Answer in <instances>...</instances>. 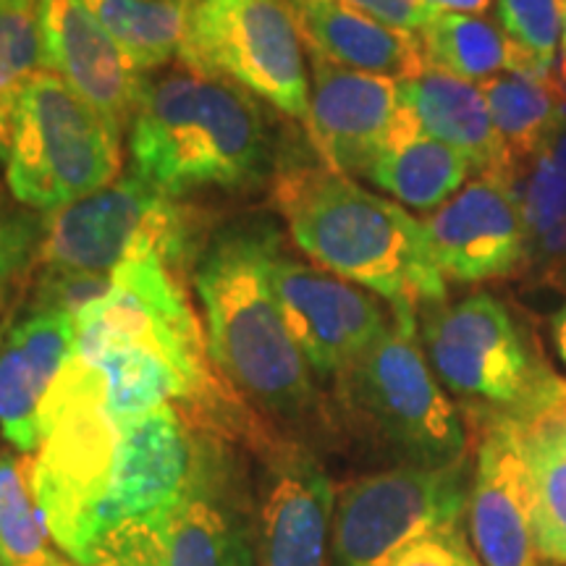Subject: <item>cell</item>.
Listing matches in <instances>:
<instances>
[{
    "mask_svg": "<svg viewBox=\"0 0 566 566\" xmlns=\"http://www.w3.org/2000/svg\"><path fill=\"white\" fill-rule=\"evenodd\" d=\"M34 493L51 535L76 566L126 522L174 499L218 430L163 405L116 422L92 409H59L40 420Z\"/></svg>",
    "mask_w": 566,
    "mask_h": 566,
    "instance_id": "1",
    "label": "cell"
},
{
    "mask_svg": "<svg viewBox=\"0 0 566 566\" xmlns=\"http://www.w3.org/2000/svg\"><path fill=\"white\" fill-rule=\"evenodd\" d=\"M281 247V233L268 221L226 226L210 237L192 283L218 375L260 412L302 422L315 409V373L273 292V260Z\"/></svg>",
    "mask_w": 566,
    "mask_h": 566,
    "instance_id": "2",
    "label": "cell"
},
{
    "mask_svg": "<svg viewBox=\"0 0 566 566\" xmlns=\"http://www.w3.org/2000/svg\"><path fill=\"white\" fill-rule=\"evenodd\" d=\"M273 205L315 265L380 296L396 321L417 323L420 310L446 302L428 231L391 197L325 166H292L275 176Z\"/></svg>",
    "mask_w": 566,
    "mask_h": 566,
    "instance_id": "3",
    "label": "cell"
},
{
    "mask_svg": "<svg viewBox=\"0 0 566 566\" xmlns=\"http://www.w3.org/2000/svg\"><path fill=\"white\" fill-rule=\"evenodd\" d=\"M132 174L176 197L250 189L275 168L263 103L216 74L181 66L147 74L129 124Z\"/></svg>",
    "mask_w": 566,
    "mask_h": 566,
    "instance_id": "4",
    "label": "cell"
},
{
    "mask_svg": "<svg viewBox=\"0 0 566 566\" xmlns=\"http://www.w3.org/2000/svg\"><path fill=\"white\" fill-rule=\"evenodd\" d=\"M0 168L24 208H66L118 179L122 132L66 82L38 71L0 97Z\"/></svg>",
    "mask_w": 566,
    "mask_h": 566,
    "instance_id": "5",
    "label": "cell"
},
{
    "mask_svg": "<svg viewBox=\"0 0 566 566\" xmlns=\"http://www.w3.org/2000/svg\"><path fill=\"white\" fill-rule=\"evenodd\" d=\"M346 422L399 464L446 467L467 457V428L436 378L417 323L391 328L334 378Z\"/></svg>",
    "mask_w": 566,
    "mask_h": 566,
    "instance_id": "6",
    "label": "cell"
},
{
    "mask_svg": "<svg viewBox=\"0 0 566 566\" xmlns=\"http://www.w3.org/2000/svg\"><path fill=\"white\" fill-rule=\"evenodd\" d=\"M417 331L436 378L475 420L525 417L564 384L512 307L491 292L430 304L417 315Z\"/></svg>",
    "mask_w": 566,
    "mask_h": 566,
    "instance_id": "7",
    "label": "cell"
},
{
    "mask_svg": "<svg viewBox=\"0 0 566 566\" xmlns=\"http://www.w3.org/2000/svg\"><path fill=\"white\" fill-rule=\"evenodd\" d=\"M210 229L208 210L163 195L129 171L84 200L42 212L38 268L113 273L158 258L184 275L202 258Z\"/></svg>",
    "mask_w": 566,
    "mask_h": 566,
    "instance_id": "8",
    "label": "cell"
},
{
    "mask_svg": "<svg viewBox=\"0 0 566 566\" xmlns=\"http://www.w3.org/2000/svg\"><path fill=\"white\" fill-rule=\"evenodd\" d=\"M254 548L258 509L237 457L212 433L187 485L105 535L84 566H254Z\"/></svg>",
    "mask_w": 566,
    "mask_h": 566,
    "instance_id": "9",
    "label": "cell"
},
{
    "mask_svg": "<svg viewBox=\"0 0 566 566\" xmlns=\"http://www.w3.org/2000/svg\"><path fill=\"white\" fill-rule=\"evenodd\" d=\"M179 61L307 118L310 53L286 0H195Z\"/></svg>",
    "mask_w": 566,
    "mask_h": 566,
    "instance_id": "10",
    "label": "cell"
},
{
    "mask_svg": "<svg viewBox=\"0 0 566 566\" xmlns=\"http://www.w3.org/2000/svg\"><path fill=\"white\" fill-rule=\"evenodd\" d=\"M470 485V457L446 467L396 464L349 480L334 501L331 566H386L417 537L464 522Z\"/></svg>",
    "mask_w": 566,
    "mask_h": 566,
    "instance_id": "11",
    "label": "cell"
},
{
    "mask_svg": "<svg viewBox=\"0 0 566 566\" xmlns=\"http://www.w3.org/2000/svg\"><path fill=\"white\" fill-rule=\"evenodd\" d=\"M273 292L296 346L323 380H334L394 323L380 296L302 263L283 247L273 260Z\"/></svg>",
    "mask_w": 566,
    "mask_h": 566,
    "instance_id": "12",
    "label": "cell"
},
{
    "mask_svg": "<svg viewBox=\"0 0 566 566\" xmlns=\"http://www.w3.org/2000/svg\"><path fill=\"white\" fill-rule=\"evenodd\" d=\"M307 53V137L325 168L349 179H365L405 118L399 82Z\"/></svg>",
    "mask_w": 566,
    "mask_h": 566,
    "instance_id": "13",
    "label": "cell"
},
{
    "mask_svg": "<svg viewBox=\"0 0 566 566\" xmlns=\"http://www.w3.org/2000/svg\"><path fill=\"white\" fill-rule=\"evenodd\" d=\"M422 226L446 283L509 279L530 260V229L509 179L472 176Z\"/></svg>",
    "mask_w": 566,
    "mask_h": 566,
    "instance_id": "14",
    "label": "cell"
},
{
    "mask_svg": "<svg viewBox=\"0 0 566 566\" xmlns=\"http://www.w3.org/2000/svg\"><path fill=\"white\" fill-rule=\"evenodd\" d=\"M467 535L485 566H541L527 467L512 417L478 420Z\"/></svg>",
    "mask_w": 566,
    "mask_h": 566,
    "instance_id": "15",
    "label": "cell"
},
{
    "mask_svg": "<svg viewBox=\"0 0 566 566\" xmlns=\"http://www.w3.org/2000/svg\"><path fill=\"white\" fill-rule=\"evenodd\" d=\"M42 71L69 84L118 132L129 129L147 74H139L82 0H40Z\"/></svg>",
    "mask_w": 566,
    "mask_h": 566,
    "instance_id": "16",
    "label": "cell"
},
{
    "mask_svg": "<svg viewBox=\"0 0 566 566\" xmlns=\"http://www.w3.org/2000/svg\"><path fill=\"white\" fill-rule=\"evenodd\" d=\"M334 501L336 488L315 457L296 446L271 449L254 566H331Z\"/></svg>",
    "mask_w": 566,
    "mask_h": 566,
    "instance_id": "17",
    "label": "cell"
},
{
    "mask_svg": "<svg viewBox=\"0 0 566 566\" xmlns=\"http://www.w3.org/2000/svg\"><path fill=\"white\" fill-rule=\"evenodd\" d=\"M74 349V321L24 310L0 334V433L19 454H38L40 409Z\"/></svg>",
    "mask_w": 566,
    "mask_h": 566,
    "instance_id": "18",
    "label": "cell"
},
{
    "mask_svg": "<svg viewBox=\"0 0 566 566\" xmlns=\"http://www.w3.org/2000/svg\"><path fill=\"white\" fill-rule=\"evenodd\" d=\"M399 95L420 132L462 153L475 176L516 181L520 168L495 132L480 84L424 66L415 80L399 82Z\"/></svg>",
    "mask_w": 566,
    "mask_h": 566,
    "instance_id": "19",
    "label": "cell"
},
{
    "mask_svg": "<svg viewBox=\"0 0 566 566\" xmlns=\"http://www.w3.org/2000/svg\"><path fill=\"white\" fill-rule=\"evenodd\" d=\"M304 45L338 66L407 82L424 71L417 34L391 30L344 0H286Z\"/></svg>",
    "mask_w": 566,
    "mask_h": 566,
    "instance_id": "20",
    "label": "cell"
},
{
    "mask_svg": "<svg viewBox=\"0 0 566 566\" xmlns=\"http://www.w3.org/2000/svg\"><path fill=\"white\" fill-rule=\"evenodd\" d=\"M514 424L527 467L537 556L566 566V378L548 401Z\"/></svg>",
    "mask_w": 566,
    "mask_h": 566,
    "instance_id": "21",
    "label": "cell"
},
{
    "mask_svg": "<svg viewBox=\"0 0 566 566\" xmlns=\"http://www.w3.org/2000/svg\"><path fill=\"white\" fill-rule=\"evenodd\" d=\"M475 176L470 160L454 147L420 132L407 111L391 145L378 155L365 179L386 192L394 202L433 212L454 197Z\"/></svg>",
    "mask_w": 566,
    "mask_h": 566,
    "instance_id": "22",
    "label": "cell"
},
{
    "mask_svg": "<svg viewBox=\"0 0 566 566\" xmlns=\"http://www.w3.org/2000/svg\"><path fill=\"white\" fill-rule=\"evenodd\" d=\"M483 87L493 126L504 139L514 166L546 153L566 122V92L558 76L504 74L493 76Z\"/></svg>",
    "mask_w": 566,
    "mask_h": 566,
    "instance_id": "23",
    "label": "cell"
},
{
    "mask_svg": "<svg viewBox=\"0 0 566 566\" xmlns=\"http://www.w3.org/2000/svg\"><path fill=\"white\" fill-rule=\"evenodd\" d=\"M139 74L181 59L195 0H82Z\"/></svg>",
    "mask_w": 566,
    "mask_h": 566,
    "instance_id": "24",
    "label": "cell"
},
{
    "mask_svg": "<svg viewBox=\"0 0 566 566\" xmlns=\"http://www.w3.org/2000/svg\"><path fill=\"white\" fill-rule=\"evenodd\" d=\"M0 551L3 566H76L42 516L32 454L0 451Z\"/></svg>",
    "mask_w": 566,
    "mask_h": 566,
    "instance_id": "25",
    "label": "cell"
},
{
    "mask_svg": "<svg viewBox=\"0 0 566 566\" xmlns=\"http://www.w3.org/2000/svg\"><path fill=\"white\" fill-rule=\"evenodd\" d=\"M428 69L446 71L472 84H485L509 69V40L483 13L438 11L417 34Z\"/></svg>",
    "mask_w": 566,
    "mask_h": 566,
    "instance_id": "26",
    "label": "cell"
},
{
    "mask_svg": "<svg viewBox=\"0 0 566 566\" xmlns=\"http://www.w3.org/2000/svg\"><path fill=\"white\" fill-rule=\"evenodd\" d=\"M493 19L509 40L506 71L554 76L562 51V0H495Z\"/></svg>",
    "mask_w": 566,
    "mask_h": 566,
    "instance_id": "27",
    "label": "cell"
},
{
    "mask_svg": "<svg viewBox=\"0 0 566 566\" xmlns=\"http://www.w3.org/2000/svg\"><path fill=\"white\" fill-rule=\"evenodd\" d=\"M42 71L40 0H0V97Z\"/></svg>",
    "mask_w": 566,
    "mask_h": 566,
    "instance_id": "28",
    "label": "cell"
},
{
    "mask_svg": "<svg viewBox=\"0 0 566 566\" xmlns=\"http://www.w3.org/2000/svg\"><path fill=\"white\" fill-rule=\"evenodd\" d=\"M42 239V216L0 208V313L11 296L34 279Z\"/></svg>",
    "mask_w": 566,
    "mask_h": 566,
    "instance_id": "29",
    "label": "cell"
},
{
    "mask_svg": "<svg viewBox=\"0 0 566 566\" xmlns=\"http://www.w3.org/2000/svg\"><path fill=\"white\" fill-rule=\"evenodd\" d=\"M527 179L522 187H516V197H520L522 212L530 229V242L537 233L548 231L551 226L566 218V163L556 158L554 153L546 150L537 158L530 160Z\"/></svg>",
    "mask_w": 566,
    "mask_h": 566,
    "instance_id": "30",
    "label": "cell"
},
{
    "mask_svg": "<svg viewBox=\"0 0 566 566\" xmlns=\"http://www.w3.org/2000/svg\"><path fill=\"white\" fill-rule=\"evenodd\" d=\"M386 566H485L467 535L464 522L438 527L401 548Z\"/></svg>",
    "mask_w": 566,
    "mask_h": 566,
    "instance_id": "31",
    "label": "cell"
},
{
    "mask_svg": "<svg viewBox=\"0 0 566 566\" xmlns=\"http://www.w3.org/2000/svg\"><path fill=\"white\" fill-rule=\"evenodd\" d=\"M344 3L391 30L409 34H420L438 17V9L430 0H344Z\"/></svg>",
    "mask_w": 566,
    "mask_h": 566,
    "instance_id": "32",
    "label": "cell"
},
{
    "mask_svg": "<svg viewBox=\"0 0 566 566\" xmlns=\"http://www.w3.org/2000/svg\"><path fill=\"white\" fill-rule=\"evenodd\" d=\"M438 11H457V13H485L493 6V0H430Z\"/></svg>",
    "mask_w": 566,
    "mask_h": 566,
    "instance_id": "33",
    "label": "cell"
},
{
    "mask_svg": "<svg viewBox=\"0 0 566 566\" xmlns=\"http://www.w3.org/2000/svg\"><path fill=\"white\" fill-rule=\"evenodd\" d=\"M551 338H554L558 359L566 365V302L564 307H558L554 317H551Z\"/></svg>",
    "mask_w": 566,
    "mask_h": 566,
    "instance_id": "34",
    "label": "cell"
},
{
    "mask_svg": "<svg viewBox=\"0 0 566 566\" xmlns=\"http://www.w3.org/2000/svg\"><path fill=\"white\" fill-rule=\"evenodd\" d=\"M562 61H566V0H562Z\"/></svg>",
    "mask_w": 566,
    "mask_h": 566,
    "instance_id": "35",
    "label": "cell"
},
{
    "mask_svg": "<svg viewBox=\"0 0 566 566\" xmlns=\"http://www.w3.org/2000/svg\"><path fill=\"white\" fill-rule=\"evenodd\" d=\"M558 82H562V87L566 92V61H562V66H558Z\"/></svg>",
    "mask_w": 566,
    "mask_h": 566,
    "instance_id": "36",
    "label": "cell"
},
{
    "mask_svg": "<svg viewBox=\"0 0 566 566\" xmlns=\"http://www.w3.org/2000/svg\"><path fill=\"white\" fill-rule=\"evenodd\" d=\"M0 566H3V551H0Z\"/></svg>",
    "mask_w": 566,
    "mask_h": 566,
    "instance_id": "37",
    "label": "cell"
},
{
    "mask_svg": "<svg viewBox=\"0 0 566 566\" xmlns=\"http://www.w3.org/2000/svg\"><path fill=\"white\" fill-rule=\"evenodd\" d=\"M0 334H3V325H0Z\"/></svg>",
    "mask_w": 566,
    "mask_h": 566,
    "instance_id": "38",
    "label": "cell"
}]
</instances>
